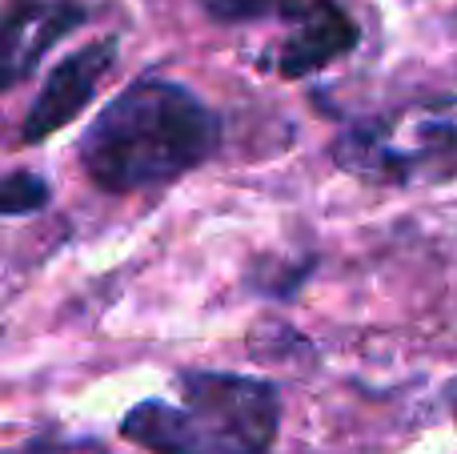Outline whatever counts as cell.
Instances as JSON below:
<instances>
[{
	"label": "cell",
	"instance_id": "cell-2",
	"mask_svg": "<svg viewBox=\"0 0 457 454\" xmlns=\"http://www.w3.org/2000/svg\"><path fill=\"white\" fill-rule=\"evenodd\" d=\"M277 426V386L221 370H181L177 402L133 407L120 434L153 454H269Z\"/></svg>",
	"mask_w": 457,
	"mask_h": 454
},
{
	"label": "cell",
	"instance_id": "cell-3",
	"mask_svg": "<svg viewBox=\"0 0 457 454\" xmlns=\"http://www.w3.org/2000/svg\"><path fill=\"white\" fill-rule=\"evenodd\" d=\"M333 161L373 185L457 177V97H434L357 121L333 141Z\"/></svg>",
	"mask_w": 457,
	"mask_h": 454
},
{
	"label": "cell",
	"instance_id": "cell-9",
	"mask_svg": "<svg viewBox=\"0 0 457 454\" xmlns=\"http://www.w3.org/2000/svg\"><path fill=\"white\" fill-rule=\"evenodd\" d=\"M21 454H40V450H21Z\"/></svg>",
	"mask_w": 457,
	"mask_h": 454
},
{
	"label": "cell",
	"instance_id": "cell-5",
	"mask_svg": "<svg viewBox=\"0 0 457 454\" xmlns=\"http://www.w3.org/2000/svg\"><path fill=\"white\" fill-rule=\"evenodd\" d=\"M85 16L77 0H16L0 21V88L21 85L56 40L85 24Z\"/></svg>",
	"mask_w": 457,
	"mask_h": 454
},
{
	"label": "cell",
	"instance_id": "cell-1",
	"mask_svg": "<svg viewBox=\"0 0 457 454\" xmlns=\"http://www.w3.org/2000/svg\"><path fill=\"white\" fill-rule=\"evenodd\" d=\"M221 145V121L173 80H133L80 137V165L109 193L173 185Z\"/></svg>",
	"mask_w": 457,
	"mask_h": 454
},
{
	"label": "cell",
	"instance_id": "cell-7",
	"mask_svg": "<svg viewBox=\"0 0 457 454\" xmlns=\"http://www.w3.org/2000/svg\"><path fill=\"white\" fill-rule=\"evenodd\" d=\"M48 206V181L37 173H8L0 177V214L4 217H21V214H37Z\"/></svg>",
	"mask_w": 457,
	"mask_h": 454
},
{
	"label": "cell",
	"instance_id": "cell-8",
	"mask_svg": "<svg viewBox=\"0 0 457 454\" xmlns=\"http://www.w3.org/2000/svg\"><path fill=\"white\" fill-rule=\"evenodd\" d=\"M213 21L221 24H241V21H261L273 13H289V0H201Z\"/></svg>",
	"mask_w": 457,
	"mask_h": 454
},
{
	"label": "cell",
	"instance_id": "cell-4",
	"mask_svg": "<svg viewBox=\"0 0 457 454\" xmlns=\"http://www.w3.org/2000/svg\"><path fill=\"white\" fill-rule=\"evenodd\" d=\"M117 61V37L93 40V45L77 48L72 56H64L53 72H48L45 88L37 93L29 117H24V141H45L56 129H64L101 88L104 72Z\"/></svg>",
	"mask_w": 457,
	"mask_h": 454
},
{
	"label": "cell",
	"instance_id": "cell-6",
	"mask_svg": "<svg viewBox=\"0 0 457 454\" xmlns=\"http://www.w3.org/2000/svg\"><path fill=\"white\" fill-rule=\"evenodd\" d=\"M357 37L361 32H357L353 16L337 0H309L293 16L289 37L277 45V53H269V64L281 77H309V72L353 53Z\"/></svg>",
	"mask_w": 457,
	"mask_h": 454
}]
</instances>
